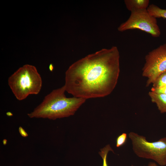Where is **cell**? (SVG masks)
Here are the masks:
<instances>
[{"label": "cell", "instance_id": "cell-1", "mask_svg": "<svg viewBox=\"0 0 166 166\" xmlns=\"http://www.w3.org/2000/svg\"><path fill=\"white\" fill-rule=\"evenodd\" d=\"M117 47L103 48L72 64L65 73V90L86 100L103 97L115 88L120 72Z\"/></svg>", "mask_w": 166, "mask_h": 166}, {"label": "cell", "instance_id": "cell-7", "mask_svg": "<svg viewBox=\"0 0 166 166\" xmlns=\"http://www.w3.org/2000/svg\"><path fill=\"white\" fill-rule=\"evenodd\" d=\"M148 95L152 101L155 103L161 113H166V95L159 94L150 91Z\"/></svg>", "mask_w": 166, "mask_h": 166}, {"label": "cell", "instance_id": "cell-6", "mask_svg": "<svg viewBox=\"0 0 166 166\" xmlns=\"http://www.w3.org/2000/svg\"><path fill=\"white\" fill-rule=\"evenodd\" d=\"M145 59L142 75L147 78L146 86H148L166 71V43L149 52Z\"/></svg>", "mask_w": 166, "mask_h": 166}, {"label": "cell", "instance_id": "cell-11", "mask_svg": "<svg viewBox=\"0 0 166 166\" xmlns=\"http://www.w3.org/2000/svg\"><path fill=\"white\" fill-rule=\"evenodd\" d=\"M152 84V87L154 88L166 85V71L160 74Z\"/></svg>", "mask_w": 166, "mask_h": 166}, {"label": "cell", "instance_id": "cell-3", "mask_svg": "<svg viewBox=\"0 0 166 166\" xmlns=\"http://www.w3.org/2000/svg\"><path fill=\"white\" fill-rule=\"evenodd\" d=\"M8 83L19 101L25 99L30 95L38 94L42 85L41 77L36 67L29 64L19 68L10 76Z\"/></svg>", "mask_w": 166, "mask_h": 166}, {"label": "cell", "instance_id": "cell-15", "mask_svg": "<svg viewBox=\"0 0 166 166\" xmlns=\"http://www.w3.org/2000/svg\"><path fill=\"white\" fill-rule=\"evenodd\" d=\"M49 69L50 71H52L53 69V66L52 64H50L49 67Z\"/></svg>", "mask_w": 166, "mask_h": 166}, {"label": "cell", "instance_id": "cell-5", "mask_svg": "<svg viewBox=\"0 0 166 166\" xmlns=\"http://www.w3.org/2000/svg\"><path fill=\"white\" fill-rule=\"evenodd\" d=\"M136 29L144 31L154 38L159 37L161 35L157 18L150 14L147 10L131 12L128 19L121 24L117 28L120 32Z\"/></svg>", "mask_w": 166, "mask_h": 166}, {"label": "cell", "instance_id": "cell-8", "mask_svg": "<svg viewBox=\"0 0 166 166\" xmlns=\"http://www.w3.org/2000/svg\"><path fill=\"white\" fill-rule=\"evenodd\" d=\"M124 2L126 8L130 12L147 10L150 2L149 0H125Z\"/></svg>", "mask_w": 166, "mask_h": 166}, {"label": "cell", "instance_id": "cell-10", "mask_svg": "<svg viewBox=\"0 0 166 166\" xmlns=\"http://www.w3.org/2000/svg\"><path fill=\"white\" fill-rule=\"evenodd\" d=\"M109 151H112L113 152H114L110 145L108 144L101 148L100 151L99 152V155L103 160V164L101 166H108L107 162V156Z\"/></svg>", "mask_w": 166, "mask_h": 166}, {"label": "cell", "instance_id": "cell-2", "mask_svg": "<svg viewBox=\"0 0 166 166\" xmlns=\"http://www.w3.org/2000/svg\"><path fill=\"white\" fill-rule=\"evenodd\" d=\"M65 91L64 85L53 90L33 111L27 114L28 116L30 118L55 120L73 115L86 100L67 97Z\"/></svg>", "mask_w": 166, "mask_h": 166}, {"label": "cell", "instance_id": "cell-12", "mask_svg": "<svg viewBox=\"0 0 166 166\" xmlns=\"http://www.w3.org/2000/svg\"><path fill=\"white\" fill-rule=\"evenodd\" d=\"M127 137V135L125 133H123L119 136L116 140V146L120 147L126 143Z\"/></svg>", "mask_w": 166, "mask_h": 166}, {"label": "cell", "instance_id": "cell-13", "mask_svg": "<svg viewBox=\"0 0 166 166\" xmlns=\"http://www.w3.org/2000/svg\"><path fill=\"white\" fill-rule=\"evenodd\" d=\"M151 91L157 93L166 95V85L157 88L152 87Z\"/></svg>", "mask_w": 166, "mask_h": 166}, {"label": "cell", "instance_id": "cell-9", "mask_svg": "<svg viewBox=\"0 0 166 166\" xmlns=\"http://www.w3.org/2000/svg\"><path fill=\"white\" fill-rule=\"evenodd\" d=\"M147 10L150 14L156 18H166V9L161 8L152 4L149 5Z\"/></svg>", "mask_w": 166, "mask_h": 166}, {"label": "cell", "instance_id": "cell-14", "mask_svg": "<svg viewBox=\"0 0 166 166\" xmlns=\"http://www.w3.org/2000/svg\"><path fill=\"white\" fill-rule=\"evenodd\" d=\"M147 166H159L153 162H150Z\"/></svg>", "mask_w": 166, "mask_h": 166}, {"label": "cell", "instance_id": "cell-4", "mask_svg": "<svg viewBox=\"0 0 166 166\" xmlns=\"http://www.w3.org/2000/svg\"><path fill=\"white\" fill-rule=\"evenodd\" d=\"M133 151L138 157L155 161L162 166L166 165V137L150 142L146 137L133 132L128 134Z\"/></svg>", "mask_w": 166, "mask_h": 166}, {"label": "cell", "instance_id": "cell-16", "mask_svg": "<svg viewBox=\"0 0 166 166\" xmlns=\"http://www.w3.org/2000/svg\"><path fill=\"white\" fill-rule=\"evenodd\" d=\"M131 166H134L133 165H131Z\"/></svg>", "mask_w": 166, "mask_h": 166}]
</instances>
